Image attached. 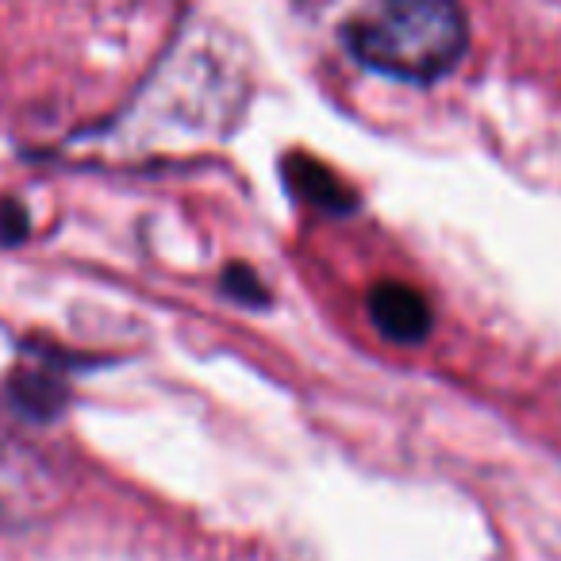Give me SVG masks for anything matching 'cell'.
<instances>
[{
    "label": "cell",
    "instance_id": "obj_1",
    "mask_svg": "<svg viewBox=\"0 0 561 561\" xmlns=\"http://www.w3.org/2000/svg\"><path fill=\"white\" fill-rule=\"evenodd\" d=\"M346 47L366 70L431 85L466 58L469 24L458 0H374L346 24Z\"/></svg>",
    "mask_w": 561,
    "mask_h": 561
},
{
    "label": "cell",
    "instance_id": "obj_5",
    "mask_svg": "<svg viewBox=\"0 0 561 561\" xmlns=\"http://www.w3.org/2000/svg\"><path fill=\"white\" fill-rule=\"evenodd\" d=\"M224 289L231 293L234 300H242V305H265V300H270L250 265H231V270L224 273Z\"/></svg>",
    "mask_w": 561,
    "mask_h": 561
},
{
    "label": "cell",
    "instance_id": "obj_6",
    "mask_svg": "<svg viewBox=\"0 0 561 561\" xmlns=\"http://www.w3.org/2000/svg\"><path fill=\"white\" fill-rule=\"evenodd\" d=\"M24 208H20V204H0V239L4 242H16L20 234L27 231V224H24Z\"/></svg>",
    "mask_w": 561,
    "mask_h": 561
},
{
    "label": "cell",
    "instance_id": "obj_3",
    "mask_svg": "<svg viewBox=\"0 0 561 561\" xmlns=\"http://www.w3.org/2000/svg\"><path fill=\"white\" fill-rule=\"evenodd\" d=\"M285 181H289L293 193H297L305 204H312L316 211L351 216V211L358 208V196L351 193V185L339 181L335 173H331L323 162H316V158H305V154L289 158V162H285Z\"/></svg>",
    "mask_w": 561,
    "mask_h": 561
},
{
    "label": "cell",
    "instance_id": "obj_2",
    "mask_svg": "<svg viewBox=\"0 0 561 561\" xmlns=\"http://www.w3.org/2000/svg\"><path fill=\"white\" fill-rule=\"evenodd\" d=\"M369 323L381 331L389 343L397 346H415L431 335V305L420 289L404 285V280H381L374 285L366 297Z\"/></svg>",
    "mask_w": 561,
    "mask_h": 561
},
{
    "label": "cell",
    "instance_id": "obj_4",
    "mask_svg": "<svg viewBox=\"0 0 561 561\" xmlns=\"http://www.w3.org/2000/svg\"><path fill=\"white\" fill-rule=\"evenodd\" d=\"M12 400H16L20 412L32 415V420H55L66 404L62 369L35 358L32 366H24L16 377H12Z\"/></svg>",
    "mask_w": 561,
    "mask_h": 561
}]
</instances>
